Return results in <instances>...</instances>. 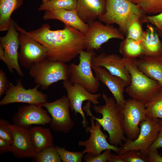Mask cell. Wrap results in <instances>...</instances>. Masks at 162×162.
Here are the masks:
<instances>
[{
	"label": "cell",
	"mask_w": 162,
	"mask_h": 162,
	"mask_svg": "<svg viewBox=\"0 0 162 162\" xmlns=\"http://www.w3.org/2000/svg\"><path fill=\"white\" fill-rule=\"evenodd\" d=\"M119 51L123 57L125 58H137L144 54L141 41H136L126 38L121 43Z\"/></svg>",
	"instance_id": "cell-26"
},
{
	"label": "cell",
	"mask_w": 162,
	"mask_h": 162,
	"mask_svg": "<svg viewBox=\"0 0 162 162\" xmlns=\"http://www.w3.org/2000/svg\"><path fill=\"white\" fill-rule=\"evenodd\" d=\"M120 155L124 162H148L147 156L139 150H129Z\"/></svg>",
	"instance_id": "cell-32"
},
{
	"label": "cell",
	"mask_w": 162,
	"mask_h": 162,
	"mask_svg": "<svg viewBox=\"0 0 162 162\" xmlns=\"http://www.w3.org/2000/svg\"><path fill=\"white\" fill-rule=\"evenodd\" d=\"M51 0H41L42 3H46Z\"/></svg>",
	"instance_id": "cell-43"
},
{
	"label": "cell",
	"mask_w": 162,
	"mask_h": 162,
	"mask_svg": "<svg viewBox=\"0 0 162 162\" xmlns=\"http://www.w3.org/2000/svg\"><path fill=\"white\" fill-rule=\"evenodd\" d=\"M17 30L43 45L47 50V58L67 63L75 58L85 49L84 34L70 26L65 25L62 29L52 30L48 24L27 32L15 22Z\"/></svg>",
	"instance_id": "cell-1"
},
{
	"label": "cell",
	"mask_w": 162,
	"mask_h": 162,
	"mask_svg": "<svg viewBox=\"0 0 162 162\" xmlns=\"http://www.w3.org/2000/svg\"><path fill=\"white\" fill-rule=\"evenodd\" d=\"M92 68L96 79L107 87L117 104L123 108L125 103L123 93L125 88L128 86L127 82L104 67L92 65Z\"/></svg>",
	"instance_id": "cell-18"
},
{
	"label": "cell",
	"mask_w": 162,
	"mask_h": 162,
	"mask_svg": "<svg viewBox=\"0 0 162 162\" xmlns=\"http://www.w3.org/2000/svg\"><path fill=\"white\" fill-rule=\"evenodd\" d=\"M111 150L110 149H106L103 153L96 156L86 153L84 158V161L86 162H107L111 156Z\"/></svg>",
	"instance_id": "cell-35"
},
{
	"label": "cell",
	"mask_w": 162,
	"mask_h": 162,
	"mask_svg": "<svg viewBox=\"0 0 162 162\" xmlns=\"http://www.w3.org/2000/svg\"><path fill=\"white\" fill-rule=\"evenodd\" d=\"M147 118L162 120V89L145 104Z\"/></svg>",
	"instance_id": "cell-27"
},
{
	"label": "cell",
	"mask_w": 162,
	"mask_h": 162,
	"mask_svg": "<svg viewBox=\"0 0 162 162\" xmlns=\"http://www.w3.org/2000/svg\"><path fill=\"white\" fill-rule=\"evenodd\" d=\"M43 19L45 20H58L63 22L65 25L72 26L84 34L87 32L88 28V24L81 20L76 9L46 11Z\"/></svg>",
	"instance_id": "cell-20"
},
{
	"label": "cell",
	"mask_w": 162,
	"mask_h": 162,
	"mask_svg": "<svg viewBox=\"0 0 162 162\" xmlns=\"http://www.w3.org/2000/svg\"><path fill=\"white\" fill-rule=\"evenodd\" d=\"M159 36L153 26L147 25L146 30L143 31L141 40L144 49V55L162 56V43Z\"/></svg>",
	"instance_id": "cell-23"
},
{
	"label": "cell",
	"mask_w": 162,
	"mask_h": 162,
	"mask_svg": "<svg viewBox=\"0 0 162 162\" xmlns=\"http://www.w3.org/2000/svg\"><path fill=\"white\" fill-rule=\"evenodd\" d=\"M42 106L46 108L51 116L50 126L53 131L66 134L74 127L75 123L70 116L67 96L63 95L52 102H46Z\"/></svg>",
	"instance_id": "cell-9"
},
{
	"label": "cell",
	"mask_w": 162,
	"mask_h": 162,
	"mask_svg": "<svg viewBox=\"0 0 162 162\" xmlns=\"http://www.w3.org/2000/svg\"><path fill=\"white\" fill-rule=\"evenodd\" d=\"M140 130L138 136L135 140H126L121 146L118 155L130 150H139L147 156L149 149L155 141L159 131L158 118H147L139 124Z\"/></svg>",
	"instance_id": "cell-7"
},
{
	"label": "cell",
	"mask_w": 162,
	"mask_h": 162,
	"mask_svg": "<svg viewBox=\"0 0 162 162\" xmlns=\"http://www.w3.org/2000/svg\"><path fill=\"white\" fill-rule=\"evenodd\" d=\"M19 62L25 68L29 69L34 64L47 58V50L41 44L22 33L19 34Z\"/></svg>",
	"instance_id": "cell-16"
},
{
	"label": "cell",
	"mask_w": 162,
	"mask_h": 162,
	"mask_svg": "<svg viewBox=\"0 0 162 162\" xmlns=\"http://www.w3.org/2000/svg\"><path fill=\"white\" fill-rule=\"evenodd\" d=\"M136 64L140 70L162 87V56L143 55L136 59Z\"/></svg>",
	"instance_id": "cell-22"
},
{
	"label": "cell",
	"mask_w": 162,
	"mask_h": 162,
	"mask_svg": "<svg viewBox=\"0 0 162 162\" xmlns=\"http://www.w3.org/2000/svg\"><path fill=\"white\" fill-rule=\"evenodd\" d=\"M92 65L103 67L112 74L125 80L128 85L131 82V76L126 69L124 57L117 55L102 53L92 58Z\"/></svg>",
	"instance_id": "cell-19"
},
{
	"label": "cell",
	"mask_w": 162,
	"mask_h": 162,
	"mask_svg": "<svg viewBox=\"0 0 162 162\" xmlns=\"http://www.w3.org/2000/svg\"><path fill=\"white\" fill-rule=\"evenodd\" d=\"M4 59V51L3 47L0 44V59L3 62Z\"/></svg>",
	"instance_id": "cell-42"
},
{
	"label": "cell",
	"mask_w": 162,
	"mask_h": 162,
	"mask_svg": "<svg viewBox=\"0 0 162 162\" xmlns=\"http://www.w3.org/2000/svg\"><path fill=\"white\" fill-rule=\"evenodd\" d=\"M10 124L7 120L0 118V138L11 144L13 141V138L9 128Z\"/></svg>",
	"instance_id": "cell-34"
},
{
	"label": "cell",
	"mask_w": 162,
	"mask_h": 162,
	"mask_svg": "<svg viewBox=\"0 0 162 162\" xmlns=\"http://www.w3.org/2000/svg\"><path fill=\"white\" fill-rule=\"evenodd\" d=\"M33 158L34 161L36 162H62L54 146L47 147L36 153Z\"/></svg>",
	"instance_id": "cell-30"
},
{
	"label": "cell",
	"mask_w": 162,
	"mask_h": 162,
	"mask_svg": "<svg viewBox=\"0 0 162 162\" xmlns=\"http://www.w3.org/2000/svg\"><path fill=\"white\" fill-rule=\"evenodd\" d=\"M15 26V22L12 20L6 34L0 37V44L4 51L3 62L9 71L14 73L15 70L17 74L23 77L24 74L21 69L18 60V49L20 46L19 39V34Z\"/></svg>",
	"instance_id": "cell-13"
},
{
	"label": "cell",
	"mask_w": 162,
	"mask_h": 162,
	"mask_svg": "<svg viewBox=\"0 0 162 162\" xmlns=\"http://www.w3.org/2000/svg\"><path fill=\"white\" fill-rule=\"evenodd\" d=\"M138 6L144 13L149 15L162 12V0H130Z\"/></svg>",
	"instance_id": "cell-29"
},
{
	"label": "cell",
	"mask_w": 162,
	"mask_h": 162,
	"mask_svg": "<svg viewBox=\"0 0 162 162\" xmlns=\"http://www.w3.org/2000/svg\"><path fill=\"white\" fill-rule=\"evenodd\" d=\"M101 96L105 102L103 105H94L95 112L102 116L101 118L94 117L90 111L91 102L88 101L83 109L87 114L98 122L109 135L108 141L111 145L118 147L122 146L125 142L124 130L123 108L118 105L114 98L109 97L104 93Z\"/></svg>",
	"instance_id": "cell-2"
},
{
	"label": "cell",
	"mask_w": 162,
	"mask_h": 162,
	"mask_svg": "<svg viewBox=\"0 0 162 162\" xmlns=\"http://www.w3.org/2000/svg\"><path fill=\"white\" fill-rule=\"evenodd\" d=\"M141 23L139 21L133 22L128 29L126 38L136 41H141L143 33Z\"/></svg>",
	"instance_id": "cell-33"
},
{
	"label": "cell",
	"mask_w": 162,
	"mask_h": 162,
	"mask_svg": "<svg viewBox=\"0 0 162 162\" xmlns=\"http://www.w3.org/2000/svg\"><path fill=\"white\" fill-rule=\"evenodd\" d=\"M158 150H148L147 155L148 162H162V157L159 154Z\"/></svg>",
	"instance_id": "cell-39"
},
{
	"label": "cell",
	"mask_w": 162,
	"mask_h": 162,
	"mask_svg": "<svg viewBox=\"0 0 162 162\" xmlns=\"http://www.w3.org/2000/svg\"><path fill=\"white\" fill-rule=\"evenodd\" d=\"M55 149L63 162H81L84 157L82 151L74 152L66 150L65 147L62 148L56 146Z\"/></svg>",
	"instance_id": "cell-31"
},
{
	"label": "cell",
	"mask_w": 162,
	"mask_h": 162,
	"mask_svg": "<svg viewBox=\"0 0 162 162\" xmlns=\"http://www.w3.org/2000/svg\"><path fill=\"white\" fill-rule=\"evenodd\" d=\"M124 127L127 140L133 141L140 134V123L147 118L145 104L142 102L130 98L125 100L123 109Z\"/></svg>",
	"instance_id": "cell-12"
},
{
	"label": "cell",
	"mask_w": 162,
	"mask_h": 162,
	"mask_svg": "<svg viewBox=\"0 0 162 162\" xmlns=\"http://www.w3.org/2000/svg\"><path fill=\"white\" fill-rule=\"evenodd\" d=\"M91 126L86 129L87 132L90 133L89 138L85 141H80L78 145L85 148L83 150V154L88 153L94 155H98L106 149H110L118 154L121 147H118L110 144L107 141V136L102 131L101 126L97 121L91 116Z\"/></svg>",
	"instance_id": "cell-14"
},
{
	"label": "cell",
	"mask_w": 162,
	"mask_h": 162,
	"mask_svg": "<svg viewBox=\"0 0 162 162\" xmlns=\"http://www.w3.org/2000/svg\"><path fill=\"white\" fill-rule=\"evenodd\" d=\"M11 144L0 138V154L10 152Z\"/></svg>",
	"instance_id": "cell-40"
},
{
	"label": "cell",
	"mask_w": 162,
	"mask_h": 162,
	"mask_svg": "<svg viewBox=\"0 0 162 162\" xmlns=\"http://www.w3.org/2000/svg\"><path fill=\"white\" fill-rule=\"evenodd\" d=\"M77 0H51L42 3L38 8L40 11L58 9L72 10L75 9Z\"/></svg>",
	"instance_id": "cell-28"
},
{
	"label": "cell",
	"mask_w": 162,
	"mask_h": 162,
	"mask_svg": "<svg viewBox=\"0 0 162 162\" xmlns=\"http://www.w3.org/2000/svg\"><path fill=\"white\" fill-rule=\"evenodd\" d=\"M144 22L150 23L159 32H162V12L155 15H146L142 20V23Z\"/></svg>",
	"instance_id": "cell-36"
},
{
	"label": "cell",
	"mask_w": 162,
	"mask_h": 162,
	"mask_svg": "<svg viewBox=\"0 0 162 162\" xmlns=\"http://www.w3.org/2000/svg\"><path fill=\"white\" fill-rule=\"evenodd\" d=\"M62 84L63 88L67 92L70 110L74 112L76 115L77 113L81 115L82 118L83 126L86 129L88 126V122L82 108V103L84 101L87 100L94 105H98L99 103L98 99L101 96V94L92 93L81 84H73L69 80L63 81Z\"/></svg>",
	"instance_id": "cell-11"
},
{
	"label": "cell",
	"mask_w": 162,
	"mask_h": 162,
	"mask_svg": "<svg viewBox=\"0 0 162 162\" xmlns=\"http://www.w3.org/2000/svg\"><path fill=\"white\" fill-rule=\"evenodd\" d=\"M23 0H0V31L8 30L13 12L23 4Z\"/></svg>",
	"instance_id": "cell-25"
},
{
	"label": "cell",
	"mask_w": 162,
	"mask_h": 162,
	"mask_svg": "<svg viewBox=\"0 0 162 162\" xmlns=\"http://www.w3.org/2000/svg\"><path fill=\"white\" fill-rule=\"evenodd\" d=\"M88 24V28L84 37L86 50H97L102 44L112 38L123 40L125 39L120 30L111 24L104 25L99 21L95 20Z\"/></svg>",
	"instance_id": "cell-10"
},
{
	"label": "cell",
	"mask_w": 162,
	"mask_h": 162,
	"mask_svg": "<svg viewBox=\"0 0 162 162\" xmlns=\"http://www.w3.org/2000/svg\"></svg>",
	"instance_id": "cell-45"
},
{
	"label": "cell",
	"mask_w": 162,
	"mask_h": 162,
	"mask_svg": "<svg viewBox=\"0 0 162 162\" xmlns=\"http://www.w3.org/2000/svg\"><path fill=\"white\" fill-rule=\"evenodd\" d=\"M5 72L0 69V97L7 90L10 85Z\"/></svg>",
	"instance_id": "cell-37"
},
{
	"label": "cell",
	"mask_w": 162,
	"mask_h": 162,
	"mask_svg": "<svg viewBox=\"0 0 162 162\" xmlns=\"http://www.w3.org/2000/svg\"><path fill=\"white\" fill-rule=\"evenodd\" d=\"M159 35H160L161 36V38H162V33H159Z\"/></svg>",
	"instance_id": "cell-44"
},
{
	"label": "cell",
	"mask_w": 162,
	"mask_h": 162,
	"mask_svg": "<svg viewBox=\"0 0 162 162\" xmlns=\"http://www.w3.org/2000/svg\"><path fill=\"white\" fill-rule=\"evenodd\" d=\"M28 129L36 153L47 147L54 146L52 135L49 128L35 126L31 127Z\"/></svg>",
	"instance_id": "cell-24"
},
{
	"label": "cell",
	"mask_w": 162,
	"mask_h": 162,
	"mask_svg": "<svg viewBox=\"0 0 162 162\" xmlns=\"http://www.w3.org/2000/svg\"><path fill=\"white\" fill-rule=\"evenodd\" d=\"M16 85L10 83L5 95L0 101V106L16 103H23L41 106L47 102L48 96L38 90L40 85L26 89L21 80H16Z\"/></svg>",
	"instance_id": "cell-8"
},
{
	"label": "cell",
	"mask_w": 162,
	"mask_h": 162,
	"mask_svg": "<svg viewBox=\"0 0 162 162\" xmlns=\"http://www.w3.org/2000/svg\"><path fill=\"white\" fill-rule=\"evenodd\" d=\"M106 0V11L98 17V20L107 24H117L120 31L126 35L133 22L139 21L142 23L146 15L138 6L130 0Z\"/></svg>",
	"instance_id": "cell-3"
},
{
	"label": "cell",
	"mask_w": 162,
	"mask_h": 162,
	"mask_svg": "<svg viewBox=\"0 0 162 162\" xmlns=\"http://www.w3.org/2000/svg\"><path fill=\"white\" fill-rule=\"evenodd\" d=\"M42 107L30 104L19 106L12 118L13 124L29 129L32 125L50 124L51 117Z\"/></svg>",
	"instance_id": "cell-15"
},
{
	"label": "cell",
	"mask_w": 162,
	"mask_h": 162,
	"mask_svg": "<svg viewBox=\"0 0 162 162\" xmlns=\"http://www.w3.org/2000/svg\"><path fill=\"white\" fill-rule=\"evenodd\" d=\"M124 58L126 68L131 76L130 83L125 91L131 98L145 104L162 89V87L138 69L136 64L137 58Z\"/></svg>",
	"instance_id": "cell-4"
},
{
	"label": "cell",
	"mask_w": 162,
	"mask_h": 162,
	"mask_svg": "<svg viewBox=\"0 0 162 162\" xmlns=\"http://www.w3.org/2000/svg\"><path fill=\"white\" fill-rule=\"evenodd\" d=\"M13 138L10 152L19 159L34 158L36 154L29 129L16 125H9Z\"/></svg>",
	"instance_id": "cell-17"
},
{
	"label": "cell",
	"mask_w": 162,
	"mask_h": 162,
	"mask_svg": "<svg viewBox=\"0 0 162 162\" xmlns=\"http://www.w3.org/2000/svg\"><path fill=\"white\" fill-rule=\"evenodd\" d=\"M29 74L35 83L42 89H46L52 84L60 80H69L68 65L65 63L48 58L34 64Z\"/></svg>",
	"instance_id": "cell-5"
},
{
	"label": "cell",
	"mask_w": 162,
	"mask_h": 162,
	"mask_svg": "<svg viewBox=\"0 0 162 162\" xmlns=\"http://www.w3.org/2000/svg\"><path fill=\"white\" fill-rule=\"evenodd\" d=\"M106 4V0H77L75 9L81 20L88 23L105 13Z\"/></svg>",
	"instance_id": "cell-21"
},
{
	"label": "cell",
	"mask_w": 162,
	"mask_h": 162,
	"mask_svg": "<svg viewBox=\"0 0 162 162\" xmlns=\"http://www.w3.org/2000/svg\"><path fill=\"white\" fill-rule=\"evenodd\" d=\"M107 162H124V161L119 155H118L111 153V156Z\"/></svg>",
	"instance_id": "cell-41"
},
{
	"label": "cell",
	"mask_w": 162,
	"mask_h": 162,
	"mask_svg": "<svg viewBox=\"0 0 162 162\" xmlns=\"http://www.w3.org/2000/svg\"><path fill=\"white\" fill-rule=\"evenodd\" d=\"M79 55V64L72 63L68 65L69 80L73 84H80L89 92L95 94L100 86L92 70V60L96 53L94 50H81Z\"/></svg>",
	"instance_id": "cell-6"
},
{
	"label": "cell",
	"mask_w": 162,
	"mask_h": 162,
	"mask_svg": "<svg viewBox=\"0 0 162 162\" xmlns=\"http://www.w3.org/2000/svg\"><path fill=\"white\" fill-rule=\"evenodd\" d=\"M160 130L157 136L149 150L158 149L162 147V120L158 118Z\"/></svg>",
	"instance_id": "cell-38"
}]
</instances>
